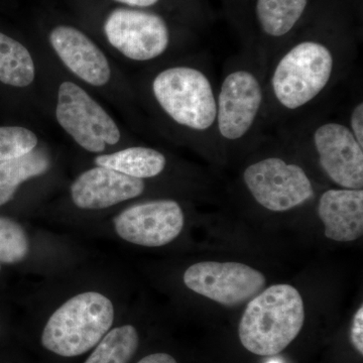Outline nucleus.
Listing matches in <instances>:
<instances>
[{
  "label": "nucleus",
  "instance_id": "1",
  "mask_svg": "<svg viewBox=\"0 0 363 363\" xmlns=\"http://www.w3.org/2000/svg\"><path fill=\"white\" fill-rule=\"evenodd\" d=\"M358 26L340 0H318L307 23L267 65V130L315 111L348 77L357 56Z\"/></svg>",
  "mask_w": 363,
  "mask_h": 363
},
{
  "label": "nucleus",
  "instance_id": "2",
  "mask_svg": "<svg viewBox=\"0 0 363 363\" xmlns=\"http://www.w3.org/2000/svg\"><path fill=\"white\" fill-rule=\"evenodd\" d=\"M267 63L242 47L224 64L217 87L216 131L220 150L247 147L264 138Z\"/></svg>",
  "mask_w": 363,
  "mask_h": 363
},
{
  "label": "nucleus",
  "instance_id": "3",
  "mask_svg": "<svg viewBox=\"0 0 363 363\" xmlns=\"http://www.w3.org/2000/svg\"><path fill=\"white\" fill-rule=\"evenodd\" d=\"M217 84L206 58L157 72L152 98L164 116L205 150L221 152L216 131Z\"/></svg>",
  "mask_w": 363,
  "mask_h": 363
},
{
  "label": "nucleus",
  "instance_id": "4",
  "mask_svg": "<svg viewBox=\"0 0 363 363\" xmlns=\"http://www.w3.org/2000/svg\"><path fill=\"white\" fill-rule=\"evenodd\" d=\"M289 147L307 149L337 188L363 189V147L343 121L310 111L276 128Z\"/></svg>",
  "mask_w": 363,
  "mask_h": 363
},
{
  "label": "nucleus",
  "instance_id": "5",
  "mask_svg": "<svg viewBox=\"0 0 363 363\" xmlns=\"http://www.w3.org/2000/svg\"><path fill=\"white\" fill-rule=\"evenodd\" d=\"M305 322V308L297 289L286 284L264 289L248 302L238 335L245 350L274 357L297 338Z\"/></svg>",
  "mask_w": 363,
  "mask_h": 363
},
{
  "label": "nucleus",
  "instance_id": "6",
  "mask_svg": "<svg viewBox=\"0 0 363 363\" xmlns=\"http://www.w3.org/2000/svg\"><path fill=\"white\" fill-rule=\"evenodd\" d=\"M113 303L104 294L89 291L60 306L45 323L40 342L62 357H77L95 347L113 325Z\"/></svg>",
  "mask_w": 363,
  "mask_h": 363
},
{
  "label": "nucleus",
  "instance_id": "7",
  "mask_svg": "<svg viewBox=\"0 0 363 363\" xmlns=\"http://www.w3.org/2000/svg\"><path fill=\"white\" fill-rule=\"evenodd\" d=\"M242 181L252 199L272 212L290 211L316 196L307 169L279 154H269L248 164Z\"/></svg>",
  "mask_w": 363,
  "mask_h": 363
},
{
  "label": "nucleus",
  "instance_id": "8",
  "mask_svg": "<svg viewBox=\"0 0 363 363\" xmlns=\"http://www.w3.org/2000/svg\"><path fill=\"white\" fill-rule=\"evenodd\" d=\"M104 33L112 47L125 58L150 62L161 58L173 44L168 20L150 9L119 7L107 16Z\"/></svg>",
  "mask_w": 363,
  "mask_h": 363
},
{
  "label": "nucleus",
  "instance_id": "9",
  "mask_svg": "<svg viewBox=\"0 0 363 363\" xmlns=\"http://www.w3.org/2000/svg\"><path fill=\"white\" fill-rule=\"evenodd\" d=\"M56 117L61 128L87 152H102L106 145L121 142V130L113 118L83 88L70 81L60 85Z\"/></svg>",
  "mask_w": 363,
  "mask_h": 363
},
{
  "label": "nucleus",
  "instance_id": "10",
  "mask_svg": "<svg viewBox=\"0 0 363 363\" xmlns=\"http://www.w3.org/2000/svg\"><path fill=\"white\" fill-rule=\"evenodd\" d=\"M318 0H250V42L269 65L276 52L307 23Z\"/></svg>",
  "mask_w": 363,
  "mask_h": 363
},
{
  "label": "nucleus",
  "instance_id": "11",
  "mask_svg": "<svg viewBox=\"0 0 363 363\" xmlns=\"http://www.w3.org/2000/svg\"><path fill=\"white\" fill-rule=\"evenodd\" d=\"M183 281L193 292L226 307L250 302L267 284L262 272L240 262H198L188 267Z\"/></svg>",
  "mask_w": 363,
  "mask_h": 363
},
{
  "label": "nucleus",
  "instance_id": "12",
  "mask_svg": "<svg viewBox=\"0 0 363 363\" xmlns=\"http://www.w3.org/2000/svg\"><path fill=\"white\" fill-rule=\"evenodd\" d=\"M117 235L133 245L161 247L180 235L185 215L175 200H154L133 205L113 219Z\"/></svg>",
  "mask_w": 363,
  "mask_h": 363
},
{
  "label": "nucleus",
  "instance_id": "13",
  "mask_svg": "<svg viewBox=\"0 0 363 363\" xmlns=\"http://www.w3.org/2000/svg\"><path fill=\"white\" fill-rule=\"evenodd\" d=\"M70 191L72 201L78 208L101 210L140 197L145 191V183L114 169L96 167L81 174Z\"/></svg>",
  "mask_w": 363,
  "mask_h": 363
},
{
  "label": "nucleus",
  "instance_id": "14",
  "mask_svg": "<svg viewBox=\"0 0 363 363\" xmlns=\"http://www.w3.org/2000/svg\"><path fill=\"white\" fill-rule=\"evenodd\" d=\"M50 43L64 65L87 84L100 87L111 80V65L104 52L78 28L56 26L50 33Z\"/></svg>",
  "mask_w": 363,
  "mask_h": 363
},
{
  "label": "nucleus",
  "instance_id": "15",
  "mask_svg": "<svg viewBox=\"0 0 363 363\" xmlns=\"http://www.w3.org/2000/svg\"><path fill=\"white\" fill-rule=\"evenodd\" d=\"M317 214L329 240H358L363 233V189H328L318 199Z\"/></svg>",
  "mask_w": 363,
  "mask_h": 363
},
{
  "label": "nucleus",
  "instance_id": "16",
  "mask_svg": "<svg viewBox=\"0 0 363 363\" xmlns=\"http://www.w3.org/2000/svg\"><path fill=\"white\" fill-rule=\"evenodd\" d=\"M97 167L114 169L133 178H156L166 169L167 157L162 152L149 147H126L113 154L95 157Z\"/></svg>",
  "mask_w": 363,
  "mask_h": 363
},
{
  "label": "nucleus",
  "instance_id": "17",
  "mask_svg": "<svg viewBox=\"0 0 363 363\" xmlns=\"http://www.w3.org/2000/svg\"><path fill=\"white\" fill-rule=\"evenodd\" d=\"M50 167L51 157L42 147L0 164V206L13 199L21 184L44 175Z\"/></svg>",
  "mask_w": 363,
  "mask_h": 363
},
{
  "label": "nucleus",
  "instance_id": "18",
  "mask_svg": "<svg viewBox=\"0 0 363 363\" xmlns=\"http://www.w3.org/2000/svg\"><path fill=\"white\" fill-rule=\"evenodd\" d=\"M35 77L30 51L18 40L0 33V82L13 87H28Z\"/></svg>",
  "mask_w": 363,
  "mask_h": 363
},
{
  "label": "nucleus",
  "instance_id": "19",
  "mask_svg": "<svg viewBox=\"0 0 363 363\" xmlns=\"http://www.w3.org/2000/svg\"><path fill=\"white\" fill-rule=\"evenodd\" d=\"M140 345V335L133 325H123L111 331L93 348L84 363H128Z\"/></svg>",
  "mask_w": 363,
  "mask_h": 363
},
{
  "label": "nucleus",
  "instance_id": "20",
  "mask_svg": "<svg viewBox=\"0 0 363 363\" xmlns=\"http://www.w3.org/2000/svg\"><path fill=\"white\" fill-rule=\"evenodd\" d=\"M30 252V240L23 227L7 217L0 216V264H18Z\"/></svg>",
  "mask_w": 363,
  "mask_h": 363
},
{
  "label": "nucleus",
  "instance_id": "21",
  "mask_svg": "<svg viewBox=\"0 0 363 363\" xmlns=\"http://www.w3.org/2000/svg\"><path fill=\"white\" fill-rule=\"evenodd\" d=\"M33 131L21 126H0V164L28 154L38 147Z\"/></svg>",
  "mask_w": 363,
  "mask_h": 363
},
{
  "label": "nucleus",
  "instance_id": "22",
  "mask_svg": "<svg viewBox=\"0 0 363 363\" xmlns=\"http://www.w3.org/2000/svg\"><path fill=\"white\" fill-rule=\"evenodd\" d=\"M223 13L229 25L238 33L242 47L250 42V0H220Z\"/></svg>",
  "mask_w": 363,
  "mask_h": 363
},
{
  "label": "nucleus",
  "instance_id": "23",
  "mask_svg": "<svg viewBox=\"0 0 363 363\" xmlns=\"http://www.w3.org/2000/svg\"><path fill=\"white\" fill-rule=\"evenodd\" d=\"M357 143L363 147V101L362 95H357L348 105L347 114L343 119Z\"/></svg>",
  "mask_w": 363,
  "mask_h": 363
},
{
  "label": "nucleus",
  "instance_id": "24",
  "mask_svg": "<svg viewBox=\"0 0 363 363\" xmlns=\"http://www.w3.org/2000/svg\"><path fill=\"white\" fill-rule=\"evenodd\" d=\"M350 341L355 350L363 354V307L359 308L353 316L351 324Z\"/></svg>",
  "mask_w": 363,
  "mask_h": 363
},
{
  "label": "nucleus",
  "instance_id": "25",
  "mask_svg": "<svg viewBox=\"0 0 363 363\" xmlns=\"http://www.w3.org/2000/svg\"><path fill=\"white\" fill-rule=\"evenodd\" d=\"M358 26L362 23L363 0H340Z\"/></svg>",
  "mask_w": 363,
  "mask_h": 363
},
{
  "label": "nucleus",
  "instance_id": "26",
  "mask_svg": "<svg viewBox=\"0 0 363 363\" xmlns=\"http://www.w3.org/2000/svg\"><path fill=\"white\" fill-rule=\"evenodd\" d=\"M119 4L133 7V9H150L161 4L164 0H114Z\"/></svg>",
  "mask_w": 363,
  "mask_h": 363
},
{
  "label": "nucleus",
  "instance_id": "27",
  "mask_svg": "<svg viewBox=\"0 0 363 363\" xmlns=\"http://www.w3.org/2000/svg\"><path fill=\"white\" fill-rule=\"evenodd\" d=\"M138 363H178L175 358L168 353H152L142 358Z\"/></svg>",
  "mask_w": 363,
  "mask_h": 363
},
{
  "label": "nucleus",
  "instance_id": "28",
  "mask_svg": "<svg viewBox=\"0 0 363 363\" xmlns=\"http://www.w3.org/2000/svg\"><path fill=\"white\" fill-rule=\"evenodd\" d=\"M269 363H279L278 362H269Z\"/></svg>",
  "mask_w": 363,
  "mask_h": 363
},
{
  "label": "nucleus",
  "instance_id": "29",
  "mask_svg": "<svg viewBox=\"0 0 363 363\" xmlns=\"http://www.w3.org/2000/svg\"><path fill=\"white\" fill-rule=\"evenodd\" d=\"M0 271H1V264H0Z\"/></svg>",
  "mask_w": 363,
  "mask_h": 363
},
{
  "label": "nucleus",
  "instance_id": "30",
  "mask_svg": "<svg viewBox=\"0 0 363 363\" xmlns=\"http://www.w3.org/2000/svg\"><path fill=\"white\" fill-rule=\"evenodd\" d=\"M207 1H208V0H207Z\"/></svg>",
  "mask_w": 363,
  "mask_h": 363
}]
</instances>
